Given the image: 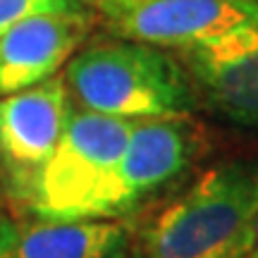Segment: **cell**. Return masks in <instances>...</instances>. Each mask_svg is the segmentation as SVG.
Returning <instances> with one entry per match:
<instances>
[{
  "mask_svg": "<svg viewBox=\"0 0 258 258\" xmlns=\"http://www.w3.org/2000/svg\"><path fill=\"white\" fill-rule=\"evenodd\" d=\"M258 215V160H222L137 232L127 258H246Z\"/></svg>",
  "mask_w": 258,
  "mask_h": 258,
  "instance_id": "cell-1",
  "label": "cell"
},
{
  "mask_svg": "<svg viewBox=\"0 0 258 258\" xmlns=\"http://www.w3.org/2000/svg\"><path fill=\"white\" fill-rule=\"evenodd\" d=\"M134 120L72 110L24 203L31 220H124L120 160Z\"/></svg>",
  "mask_w": 258,
  "mask_h": 258,
  "instance_id": "cell-2",
  "label": "cell"
},
{
  "mask_svg": "<svg viewBox=\"0 0 258 258\" xmlns=\"http://www.w3.org/2000/svg\"><path fill=\"white\" fill-rule=\"evenodd\" d=\"M124 220L0 222V258H127Z\"/></svg>",
  "mask_w": 258,
  "mask_h": 258,
  "instance_id": "cell-9",
  "label": "cell"
},
{
  "mask_svg": "<svg viewBox=\"0 0 258 258\" xmlns=\"http://www.w3.org/2000/svg\"><path fill=\"white\" fill-rule=\"evenodd\" d=\"M96 27L91 10L43 12L0 34V96L55 77Z\"/></svg>",
  "mask_w": 258,
  "mask_h": 258,
  "instance_id": "cell-8",
  "label": "cell"
},
{
  "mask_svg": "<svg viewBox=\"0 0 258 258\" xmlns=\"http://www.w3.org/2000/svg\"><path fill=\"white\" fill-rule=\"evenodd\" d=\"M82 110L124 120L194 115L201 105L177 55L146 43L108 38L82 46L62 70Z\"/></svg>",
  "mask_w": 258,
  "mask_h": 258,
  "instance_id": "cell-3",
  "label": "cell"
},
{
  "mask_svg": "<svg viewBox=\"0 0 258 258\" xmlns=\"http://www.w3.org/2000/svg\"><path fill=\"white\" fill-rule=\"evenodd\" d=\"M206 146L208 132L191 115L134 120L120 160V186L129 215L179 182Z\"/></svg>",
  "mask_w": 258,
  "mask_h": 258,
  "instance_id": "cell-7",
  "label": "cell"
},
{
  "mask_svg": "<svg viewBox=\"0 0 258 258\" xmlns=\"http://www.w3.org/2000/svg\"><path fill=\"white\" fill-rule=\"evenodd\" d=\"M0 222H3V220H0Z\"/></svg>",
  "mask_w": 258,
  "mask_h": 258,
  "instance_id": "cell-13",
  "label": "cell"
},
{
  "mask_svg": "<svg viewBox=\"0 0 258 258\" xmlns=\"http://www.w3.org/2000/svg\"><path fill=\"white\" fill-rule=\"evenodd\" d=\"M72 110L62 72L36 86L0 96V172L12 203H24Z\"/></svg>",
  "mask_w": 258,
  "mask_h": 258,
  "instance_id": "cell-5",
  "label": "cell"
},
{
  "mask_svg": "<svg viewBox=\"0 0 258 258\" xmlns=\"http://www.w3.org/2000/svg\"><path fill=\"white\" fill-rule=\"evenodd\" d=\"M79 10H89L84 0H0V34L34 15L79 12Z\"/></svg>",
  "mask_w": 258,
  "mask_h": 258,
  "instance_id": "cell-10",
  "label": "cell"
},
{
  "mask_svg": "<svg viewBox=\"0 0 258 258\" xmlns=\"http://www.w3.org/2000/svg\"><path fill=\"white\" fill-rule=\"evenodd\" d=\"M96 27L122 41L184 50L258 19L256 0H84Z\"/></svg>",
  "mask_w": 258,
  "mask_h": 258,
  "instance_id": "cell-4",
  "label": "cell"
},
{
  "mask_svg": "<svg viewBox=\"0 0 258 258\" xmlns=\"http://www.w3.org/2000/svg\"><path fill=\"white\" fill-rule=\"evenodd\" d=\"M256 3H258V0H256Z\"/></svg>",
  "mask_w": 258,
  "mask_h": 258,
  "instance_id": "cell-12",
  "label": "cell"
},
{
  "mask_svg": "<svg viewBox=\"0 0 258 258\" xmlns=\"http://www.w3.org/2000/svg\"><path fill=\"white\" fill-rule=\"evenodd\" d=\"M199 103L239 127H258V19L177 50Z\"/></svg>",
  "mask_w": 258,
  "mask_h": 258,
  "instance_id": "cell-6",
  "label": "cell"
},
{
  "mask_svg": "<svg viewBox=\"0 0 258 258\" xmlns=\"http://www.w3.org/2000/svg\"><path fill=\"white\" fill-rule=\"evenodd\" d=\"M246 258H258V215L253 222V232H251V246H249V256Z\"/></svg>",
  "mask_w": 258,
  "mask_h": 258,
  "instance_id": "cell-11",
  "label": "cell"
}]
</instances>
